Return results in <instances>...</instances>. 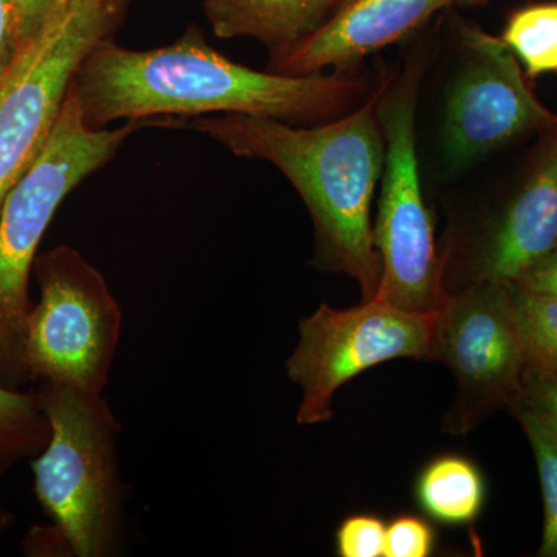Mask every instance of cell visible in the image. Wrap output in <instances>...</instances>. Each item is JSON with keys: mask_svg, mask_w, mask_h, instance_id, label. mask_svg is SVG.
<instances>
[{"mask_svg": "<svg viewBox=\"0 0 557 557\" xmlns=\"http://www.w3.org/2000/svg\"><path fill=\"white\" fill-rule=\"evenodd\" d=\"M376 100L379 89L350 112L311 127L242 113L189 124L234 156L269 161L289 180L317 230L311 265L355 278L364 300L375 298L381 282L372 203L386 145Z\"/></svg>", "mask_w": 557, "mask_h": 557, "instance_id": "7a4b0ae2", "label": "cell"}, {"mask_svg": "<svg viewBox=\"0 0 557 557\" xmlns=\"http://www.w3.org/2000/svg\"><path fill=\"white\" fill-rule=\"evenodd\" d=\"M50 435L38 391L22 392L0 384V479L21 461L39 456Z\"/></svg>", "mask_w": 557, "mask_h": 557, "instance_id": "9a60e30c", "label": "cell"}, {"mask_svg": "<svg viewBox=\"0 0 557 557\" xmlns=\"http://www.w3.org/2000/svg\"><path fill=\"white\" fill-rule=\"evenodd\" d=\"M420 507L448 525H465L478 518L485 502V482L471 461L442 457L432 461L417 483Z\"/></svg>", "mask_w": 557, "mask_h": 557, "instance_id": "5bb4252c", "label": "cell"}, {"mask_svg": "<svg viewBox=\"0 0 557 557\" xmlns=\"http://www.w3.org/2000/svg\"><path fill=\"white\" fill-rule=\"evenodd\" d=\"M16 49V0H0V70L9 69Z\"/></svg>", "mask_w": 557, "mask_h": 557, "instance_id": "cb8c5ba5", "label": "cell"}, {"mask_svg": "<svg viewBox=\"0 0 557 557\" xmlns=\"http://www.w3.org/2000/svg\"><path fill=\"white\" fill-rule=\"evenodd\" d=\"M50 421L46 449L32 458L35 494L53 527L35 533L42 552L113 557L126 539L127 490L121 475L123 426L100 394L39 381Z\"/></svg>", "mask_w": 557, "mask_h": 557, "instance_id": "3957f363", "label": "cell"}, {"mask_svg": "<svg viewBox=\"0 0 557 557\" xmlns=\"http://www.w3.org/2000/svg\"><path fill=\"white\" fill-rule=\"evenodd\" d=\"M507 287L527 368L557 375V298Z\"/></svg>", "mask_w": 557, "mask_h": 557, "instance_id": "e0dca14e", "label": "cell"}, {"mask_svg": "<svg viewBox=\"0 0 557 557\" xmlns=\"http://www.w3.org/2000/svg\"><path fill=\"white\" fill-rule=\"evenodd\" d=\"M511 285L525 292L557 298V247L523 271Z\"/></svg>", "mask_w": 557, "mask_h": 557, "instance_id": "603a6c76", "label": "cell"}, {"mask_svg": "<svg viewBox=\"0 0 557 557\" xmlns=\"http://www.w3.org/2000/svg\"><path fill=\"white\" fill-rule=\"evenodd\" d=\"M13 512L9 511L3 505H0V544H2V536L7 530L13 525Z\"/></svg>", "mask_w": 557, "mask_h": 557, "instance_id": "d4e9b609", "label": "cell"}, {"mask_svg": "<svg viewBox=\"0 0 557 557\" xmlns=\"http://www.w3.org/2000/svg\"><path fill=\"white\" fill-rule=\"evenodd\" d=\"M423 72V61L416 58L379 87L376 115L386 156L373 244L381 259L375 298L432 317L448 302L450 293L446 288L448 255L440 252L418 164L417 106Z\"/></svg>", "mask_w": 557, "mask_h": 557, "instance_id": "5b68a950", "label": "cell"}, {"mask_svg": "<svg viewBox=\"0 0 557 557\" xmlns=\"http://www.w3.org/2000/svg\"><path fill=\"white\" fill-rule=\"evenodd\" d=\"M7 70H0V84H2L3 75H5Z\"/></svg>", "mask_w": 557, "mask_h": 557, "instance_id": "484cf974", "label": "cell"}, {"mask_svg": "<svg viewBox=\"0 0 557 557\" xmlns=\"http://www.w3.org/2000/svg\"><path fill=\"white\" fill-rule=\"evenodd\" d=\"M428 359L448 366L456 376L446 431L468 434L493 410H512L527 366L507 285L478 282L450 293L432 317Z\"/></svg>", "mask_w": 557, "mask_h": 557, "instance_id": "9c48e42d", "label": "cell"}, {"mask_svg": "<svg viewBox=\"0 0 557 557\" xmlns=\"http://www.w3.org/2000/svg\"><path fill=\"white\" fill-rule=\"evenodd\" d=\"M435 544V533L428 522L403 516L386 528L384 557H426Z\"/></svg>", "mask_w": 557, "mask_h": 557, "instance_id": "ffe728a7", "label": "cell"}, {"mask_svg": "<svg viewBox=\"0 0 557 557\" xmlns=\"http://www.w3.org/2000/svg\"><path fill=\"white\" fill-rule=\"evenodd\" d=\"M348 0H205L212 32L222 39L251 38L284 53L314 35Z\"/></svg>", "mask_w": 557, "mask_h": 557, "instance_id": "4fadbf2b", "label": "cell"}, {"mask_svg": "<svg viewBox=\"0 0 557 557\" xmlns=\"http://www.w3.org/2000/svg\"><path fill=\"white\" fill-rule=\"evenodd\" d=\"M33 271L40 300L25 341L32 380L102 395L123 332L119 299L101 271L69 245L36 256Z\"/></svg>", "mask_w": 557, "mask_h": 557, "instance_id": "52a82bcc", "label": "cell"}, {"mask_svg": "<svg viewBox=\"0 0 557 557\" xmlns=\"http://www.w3.org/2000/svg\"><path fill=\"white\" fill-rule=\"evenodd\" d=\"M544 135L522 188L472 251L467 285L512 284L557 247V126Z\"/></svg>", "mask_w": 557, "mask_h": 557, "instance_id": "7c38bea8", "label": "cell"}, {"mask_svg": "<svg viewBox=\"0 0 557 557\" xmlns=\"http://www.w3.org/2000/svg\"><path fill=\"white\" fill-rule=\"evenodd\" d=\"M512 413L519 418L533 449L544 496V534L537 555L557 557V437L530 409L516 406Z\"/></svg>", "mask_w": 557, "mask_h": 557, "instance_id": "ac0fdd59", "label": "cell"}, {"mask_svg": "<svg viewBox=\"0 0 557 557\" xmlns=\"http://www.w3.org/2000/svg\"><path fill=\"white\" fill-rule=\"evenodd\" d=\"M75 94L90 127L156 115L242 113L285 123H324L357 108L368 86L346 70L282 75L237 64L212 49L199 27L153 50H127L110 38L76 70Z\"/></svg>", "mask_w": 557, "mask_h": 557, "instance_id": "6da1fadb", "label": "cell"}, {"mask_svg": "<svg viewBox=\"0 0 557 557\" xmlns=\"http://www.w3.org/2000/svg\"><path fill=\"white\" fill-rule=\"evenodd\" d=\"M536 413L557 437V375L527 368L518 405ZM515 406V408H516ZM512 408V409H515Z\"/></svg>", "mask_w": 557, "mask_h": 557, "instance_id": "44dd1931", "label": "cell"}, {"mask_svg": "<svg viewBox=\"0 0 557 557\" xmlns=\"http://www.w3.org/2000/svg\"><path fill=\"white\" fill-rule=\"evenodd\" d=\"M463 62L443 113V156L460 170L525 135L545 134L557 115L536 97L502 38L475 25L461 28Z\"/></svg>", "mask_w": 557, "mask_h": 557, "instance_id": "30bf717a", "label": "cell"}, {"mask_svg": "<svg viewBox=\"0 0 557 557\" xmlns=\"http://www.w3.org/2000/svg\"><path fill=\"white\" fill-rule=\"evenodd\" d=\"M127 3L69 0L57 20L17 47L0 84V207L49 141L81 62L110 38Z\"/></svg>", "mask_w": 557, "mask_h": 557, "instance_id": "8992f818", "label": "cell"}, {"mask_svg": "<svg viewBox=\"0 0 557 557\" xmlns=\"http://www.w3.org/2000/svg\"><path fill=\"white\" fill-rule=\"evenodd\" d=\"M487 0H348L310 38L274 54L270 72L317 75L327 67L347 70L362 58L386 49L453 5H480Z\"/></svg>", "mask_w": 557, "mask_h": 557, "instance_id": "8fae6325", "label": "cell"}, {"mask_svg": "<svg viewBox=\"0 0 557 557\" xmlns=\"http://www.w3.org/2000/svg\"><path fill=\"white\" fill-rule=\"evenodd\" d=\"M98 129L84 120L69 90L49 141L9 190L0 207V384L21 388L32 380L25 359L33 304L28 281L44 234L70 190L115 157L135 131Z\"/></svg>", "mask_w": 557, "mask_h": 557, "instance_id": "277c9868", "label": "cell"}, {"mask_svg": "<svg viewBox=\"0 0 557 557\" xmlns=\"http://www.w3.org/2000/svg\"><path fill=\"white\" fill-rule=\"evenodd\" d=\"M69 0H16L17 47L36 38L67 7Z\"/></svg>", "mask_w": 557, "mask_h": 557, "instance_id": "7402d4cb", "label": "cell"}, {"mask_svg": "<svg viewBox=\"0 0 557 557\" xmlns=\"http://www.w3.org/2000/svg\"><path fill=\"white\" fill-rule=\"evenodd\" d=\"M502 40L522 62L528 78L557 73V0L512 11Z\"/></svg>", "mask_w": 557, "mask_h": 557, "instance_id": "2e32d148", "label": "cell"}, {"mask_svg": "<svg viewBox=\"0 0 557 557\" xmlns=\"http://www.w3.org/2000/svg\"><path fill=\"white\" fill-rule=\"evenodd\" d=\"M432 317L376 298L347 310L321 304L299 322L298 346L285 366L288 379L302 388L298 424L332 420L336 392L364 370L391 359H428Z\"/></svg>", "mask_w": 557, "mask_h": 557, "instance_id": "ba28073f", "label": "cell"}, {"mask_svg": "<svg viewBox=\"0 0 557 557\" xmlns=\"http://www.w3.org/2000/svg\"><path fill=\"white\" fill-rule=\"evenodd\" d=\"M386 525L375 516H351L336 531V549L343 557L384 556Z\"/></svg>", "mask_w": 557, "mask_h": 557, "instance_id": "d6986e66", "label": "cell"}]
</instances>
